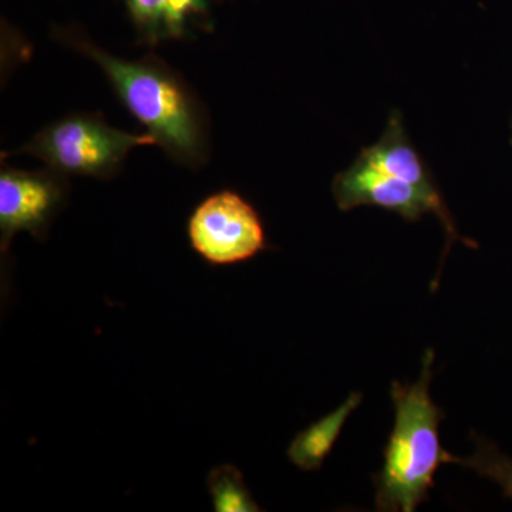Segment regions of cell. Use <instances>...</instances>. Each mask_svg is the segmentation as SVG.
<instances>
[{"instance_id":"7c38bea8","label":"cell","mask_w":512,"mask_h":512,"mask_svg":"<svg viewBox=\"0 0 512 512\" xmlns=\"http://www.w3.org/2000/svg\"><path fill=\"white\" fill-rule=\"evenodd\" d=\"M511 130H512V123H511ZM511 144H512V136H511Z\"/></svg>"},{"instance_id":"52a82bcc","label":"cell","mask_w":512,"mask_h":512,"mask_svg":"<svg viewBox=\"0 0 512 512\" xmlns=\"http://www.w3.org/2000/svg\"><path fill=\"white\" fill-rule=\"evenodd\" d=\"M136 29L138 42L157 46L183 40L212 29L218 0H123Z\"/></svg>"},{"instance_id":"8fae6325","label":"cell","mask_w":512,"mask_h":512,"mask_svg":"<svg viewBox=\"0 0 512 512\" xmlns=\"http://www.w3.org/2000/svg\"><path fill=\"white\" fill-rule=\"evenodd\" d=\"M451 463L471 468L480 476L494 481L512 500V458L504 456L490 441L476 439V453L473 456L468 458L453 456Z\"/></svg>"},{"instance_id":"3957f363","label":"cell","mask_w":512,"mask_h":512,"mask_svg":"<svg viewBox=\"0 0 512 512\" xmlns=\"http://www.w3.org/2000/svg\"><path fill=\"white\" fill-rule=\"evenodd\" d=\"M156 144L150 134L117 130L101 114H73L49 124L19 153L40 158L62 175L109 180L120 171L131 148Z\"/></svg>"},{"instance_id":"7a4b0ae2","label":"cell","mask_w":512,"mask_h":512,"mask_svg":"<svg viewBox=\"0 0 512 512\" xmlns=\"http://www.w3.org/2000/svg\"><path fill=\"white\" fill-rule=\"evenodd\" d=\"M434 352L427 349L420 379L414 384L394 380L392 400L396 417L384 450L382 471L375 476L379 511L412 512L429 498L434 474L441 464H450L453 454L440 444L443 413L430 396Z\"/></svg>"},{"instance_id":"8992f818","label":"cell","mask_w":512,"mask_h":512,"mask_svg":"<svg viewBox=\"0 0 512 512\" xmlns=\"http://www.w3.org/2000/svg\"><path fill=\"white\" fill-rule=\"evenodd\" d=\"M69 195L66 175L47 167L42 171H23L3 167L0 171V251L8 255L12 239L28 232L45 241Z\"/></svg>"},{"instance_id":"9c48e42d","label":"cell","mask_w":512,"mask_h":512,"mask_svg":"<svg viewBox=\"0 0 512 512\" xmlns=\"http://www.w3.org/2000/svg\"><path fill=\"white\" fill-rule=\"evenodd\" d=\"M360 402L362 394H352L338 410L301 431L289 446L288 457L291 463L303 471L319 470L335 446L350 413Z\"/></svg>"},{"instance_id":"6da1fadb","label":"cell","mask_w":512,"mask_h":512,"mask_svg":"<svg viewBox=\"0 0 512 512\" xmlns=\"http://www.w3.org/2000/svg\"><path fill=\"white\" fill-rule=\"evenodd\" d=\"M57 37L99 64L121 103L171 160L191 168L207 163V114L180 74L154 56L131 62L77 33L62 30Z\"/></svg>"},{"instance_id":"ba28073f","label":"cell","mask_w":512,"mask_h":512,"mask_svg":"<svg viewBox=\"0 0 512 512\" xmlns=\"http://www.w3.org/2000/svg\"><path fill=\"white\" fill-rule=\"evenodd\" d=\"M359 157L383 173L409 181L429 194L441 195L429 168L410 143L399 111L390 114L382 137L373 146L363 148Z\"/></svg>"},{"instance_id":"5b68a950","label":"cell","mask_w":512,"mask_h":512,"mask_svg":"<svg viewBox=\"0 0 512 512\" xmlns=\"http://www.w3.org/2000/svg\"><path fill=\"white\" fill-rule=\"evenodd\" d=\"M332 191L340 211L372 205L396 212L410 222L419 221L426 212H433L443 224L448 244L466 242V238L458 234L443 195L429 194L409 181L383 173L362 157H357L348 170L336 175Z\"/></svg>"},{"instance_id":"30bf717a","label":"cell","mask_w":512,"mask_h":512,"mask_svg":"<svg viewBox=\"0 0 512 512\" xmlns=\"http://www.w3.org/2000/svg\"><path fill=\"white\" fill-rule=\"evenodd\" d=\"M208 491L217 512L261 511L237 467L222 464L208 474Z\"/></svg>"},{"instance_id":"277c9868","label":"cell","mask_w":512,"mask_h":512,"mask_svg":"<svg viewBox=\"0 0 512 512\" xmlns=\"http://www.w3.org/2000/svg\"><path fill=\"white\" fill-rule=\"evenodd\" d=\"M192 249L214 266L239 264L268 248L258 212L234 191L205 198L187 225Z\"/></svg>"}]
</instances>
